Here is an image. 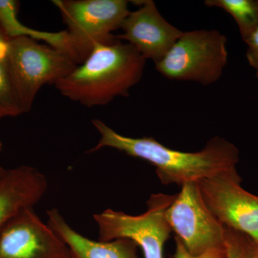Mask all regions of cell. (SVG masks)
Wrapping results in <instances>:
<instances>
[{"instance_id": "30bf717a", "label": "cell", "mask_w": 258, "mask_h": 258, "mask_svg": "<svg viewBox=\"0 0 258 258\" xmlns=\"http://www.w3.org/2000/svg\"><path fill=\"white\" fill-rule=\"evenodd\" d=\"M134 3L140 8L130 12L120 27L123 33L115 37L135 47L146 60L150 59L157 63L183 32L164 19L152 0Z\"/></svg>"}, {"instance_id": "ac0fdd59", "label": "cell", "mask_w": 258, "mask_h": 258, "mask_svg": "<svg viewBox=\"0 0 258 258\" xmlns=\"http://www.w3.org/2000/svg\"><path fill=\"white\" fill-rule=\"evenodd\" d=\"M9 40L0 27V59H5L6 57Z\"/></svg>"}, {"instance_id": "5bb4252c", "label": "cell", "mask_w": 258, "mask_h": 258, "mask_svg": "<svg viewBox=\"0 0 258 258\" xmlns=\"http://www.w3.org/2000/svg\"><path fill=\"white\" fill-rule=\"evenodd\" d=\"M5 59H0V118L22 114Z\"/></svg>"}, {"instance_id": "7a4b0ae2", "label": "cell", "mask_w": 258, "mask_h": 258, "mask_svg": "<svg viewBox=\"0 0 258 258\" xmlns=\"http://www.w3.org/2000/svg\"><path fill=\"white\" fill-rule=\"evenodd\" d=\"M145 58L135 47L119 40L93 47L86 60L55 85L62 96L92 108L104 106L142 79Z\"/></svg>"}, {"instance_id": "9c48e42d", "label": "cell", "mask_w": 258, "mask_h": 258, "mask_svg": "<svg viewBox=\"0 0 258 258\" xmlns=\"http://www.w3.org/2000/svg\"><path fill=\"white\" fill-rule=\"evenodd\" d=\"M0 258H72L67 244L33 208L19 212L0 232Z\"/></svg>"}, {"instance_id": "6da1fadb", "label": "cell", "mask_w": 258, "mask_h": 258, "mask_svg": "<svg viewBox=\"0 0 258 258\" xmlns=\"http://www.w3.org/2000/svg\"><path fill=\"white\" fill-rule=\"evenodd\" d=\"M92 123L101 138L89 152L102 148H112L147 161L155 166L158 177L164 184L181 186L187 183L198 182L235 169L239 161L237 148L220 137L210 139L200 152H183L166 147L153 137H125L101 120L93 119Z\"/></svg>"}, {"instance_id": "2e32d148", "label": "cell", "mask_w": 258, "mask_h": 258, "mask_svg": "<svg viewBox=\"0 0 258 258\" xmlns=\"http://www.w3.org/2000/svg\"><path fill=\"white\" fill-rule=\"evenodd\" d=\"M176 250L174 258H225L226 246L224 248L211 249L200 255H192L188 252L182 242L175 237Z\"/></svg>"}, {"instance_id": "8992f818", "label": "cell", "mask_w": 258, "mask_h": 258, "mask_svg": "<svg viewBox=\"0 0 258 258\" xmlns=\"http://www.w3.org/2000/svg\"><path fill=\"white\" fill-rule=\"evenodd\" d=\"M52 3L68 26L81 64L96 45L118 40L112 32L120 29L130 13L125 0H54Z\"/></svg>"}, {"instance_id": "ba28073f", "label": "cell", "mask_w": 258, "mask_h": 258, "mask_svg": "<svg viewBox=\"0 0 258 258\" xmlns=\"http://www.w3.org/2000/svg\"><path fill=\"white\" fill-rule=\"evenodd\" d=\"M237 168L198 181L207 206L226 227L258 243V197L244 190Z\"/></svg>"}, {"instance_id": "8fae6325", "label": "cell", "mask_w": 258, "mask_h": 258, "mask_svg": "<svg viewBox=\"0 0 258 258\" xmlns=\"http://www.w3.org/2000/svg\"><path fill=\"white\" fill-rule=\"evenodd\" d=\"M47 186L45 176L31 166L7 171L0 179V232L19 212L39 203Z\"/></svg>"}, {"instance_id": "ffe728a7", "label": "cell", "mask_w": 258, "mask_h": 258, "mask_svg": "<svg viewBox=\"0 0 258 258\" xmlns=\"http://www.w3.org/2000/svg\"><path fill=\"white\" fill-rule=\"evenodd\" d=\"M7 171L8 170H6V169H5L4 168H3L1 166H0V179H1L2 178H3V176L5 175Z\"/></svg>"}, {"instance_id": "277c9868", "label": "cell", "mask_w": 258, "mask_h": 258, "mask_svg": "<svg viewBox=\"0 0 258 258\" xmlns=\"http://www.w3.org/2000/svg\"><path fill=\"white\" fill-rule=\"evenodd\" d=\"M227 37L218 30L183 32L159 62L158 72L166 79L213 84L227 66Z\"/></svg>"}, {"instance_id": "4fadbf2b", "label": "cell", "mask_w": 258, "mask_h": 258, "mask_svg": "<svg viewBox=\"0 0 258 258\" xmlns=\"http://www.w3.org/2000/svg\"><path fill=\"white\" fill-rule=\"evenodd\" d=\"M205 4L230 15L238 25L244 42L258 29V0H206Z\"/></svg>"}, {"instance_id": "7c38bea8", "label": "cell", "mask_w": 258, "mask_h": 258, "mask_svg": "<svg viewBox=\"0 0 258 258\" xmlns=\"http://www.w3.org/2000/svg\"><path fill=\"white\" fill-rule=\"evenodd\" d=\"M47 215V225L67 244L72 258H139L138 246L132 240H91L73 229L57 209L48 210Z\"/></svg>"}, {"instance_id": "5b68a950", "label": "cell", "mask_w": 258, "mask_h": 258, "mask_svg": "<svg viewBox=\"0 0 258 258\" xmlns=\"http://www.w3.org/2000/svg\"><path fill=\"white\" fill-rule=\"evenodd\" d=\"M175 198L176 195L153 194L147 212L136 216L111 209L96 214L93 218L98 227V240L128 239L142 248L144 257L164 258V244L172 231L166 212Z\"/></svg>"}, {"instance_id": "44dd1931", "label": "cell", "mask_w": 258, "mask_h": 258, "mask_svg": "<svg viewBox=\"0 0 258 258\" xmlns=\"http://www.w3.org/2000/svg\"><path fill=\"white\" fill-rule=\"evenodd\" d=\"M2 147H3V145H2L1 142H0V152H1Z\"/></svg>"}, {"instance_id": "3957f363", "label": "cell", "mask_w": 258, "mask_h": 258, "mask_svg": "<svg viewBox=\"0 0 258 258\" xmlns=\"http://www.w3.org/2000/svg\"><path fill=\"white\" fill-rule=\"evenodd\" d=\"M5 60L23 113L31 110L44 85L55 86L78 66L63 52L27 37L9 40Z\"/></svg>"}, {"instance_id": "d6986e66", "label": "cell", "mask_w": 258, "mask_h": 258, "mask_svg": "<svg viewBox=\"0 0 258 258\" xmlns=\"http://www.w3.org/2000/svg\"><path fill=\"white\" fill-rule=\"evenodd\" d=\"M249 258H258V243L253 241Z\"/></svg>"}, {"instance_id": "9a60e30c", "label": "cell", "mask_w": 258, "mask_h": 258, "mask_svg": "<svg viewBox=\"0 0 258 258\" xmlns=\"http://www.w3.org/2000/svg\"><path fill=\"white\" fill-rule=\"evenodd\" d=\"M252 243L248 236L226 227L225 258H249Z\"/></svg>"}, {"instance_id": "52a82bcc", "label": "cell", "mask_w": 258, "mask_h": 258, "mask_svg": "<svg viewBox=\"0 0 258 258\" xmlns=\"http://www.w3.org/2000/svg\"><path fill=\"white\" fill-rule=\"evenodd\" d=\"M166 218L175 237L192 255L225 247V226L207 206L198 182L181 186L166 212Z\"/></svg>"}, {"instance_id": "e0dca14e", "label": "cell", "mask_w": 258, "mask_h": 258, "mask_svg": "<svg viewBox=\"0 0 258 258\" xmlns=\"http://www.w3.org/2000/svg\"><path fill=\"white\" fill-rule=\"evenodd\" d=\"M247 45L246 57L249 66L256 71V76L258 78V29L245 41Z\"/></svg>"}]
</instances>
